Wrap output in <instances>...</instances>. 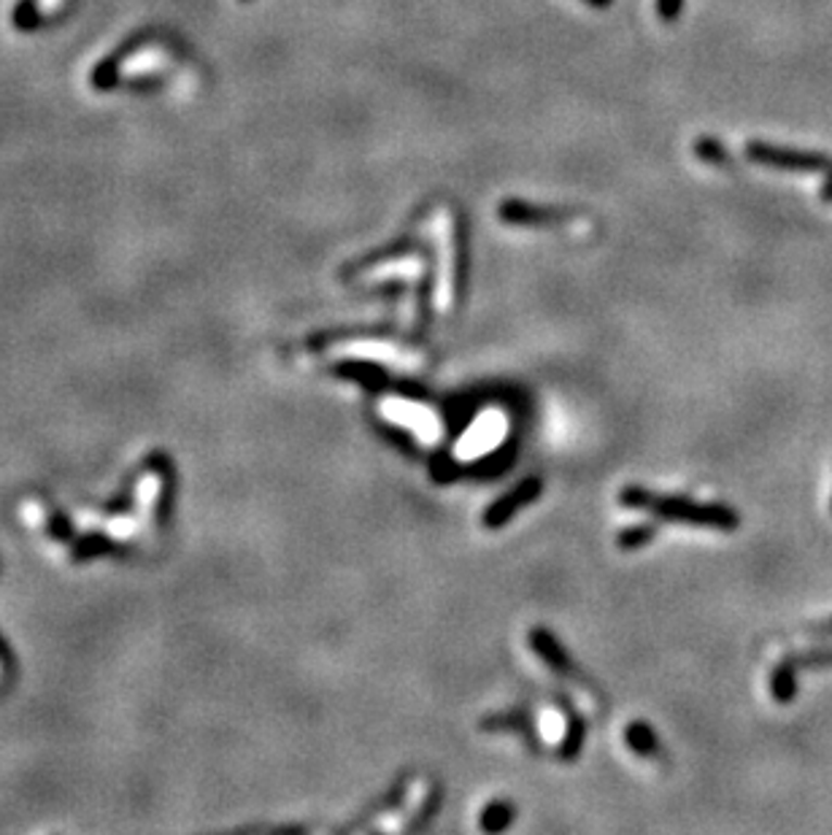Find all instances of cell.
Segmentation results:
<instances>
[{
  "mask_svg": "<svg viewBox=\"0 0 832 835\" xmlns=\"http://www.w3.org/2000/svg\"><path fill=\"white\" fill-rule=\"evenodd\" d=\"M243 3H249V0H243Z\"/></svg>",
  "mask_w": 832,
  "mask_h": 835,
  "instance_id": "ffe728a7",
  "label": "cell"
},
{
  "mask_svg": "<svg viewBox=\"0 0 832 835\" xmlns=\"http://www.w3.org/2000/svg\"><path fill=\"white\" fill-rule=\"evenodd\" d=\"M619 501L630 508H648L665 519L692 524H714V528L732 530L738 528V517L724 506H701V503L684 501V497H654L643 492L641 486H627Z\"/></svg>",
  "mask_w": 832,
  "mask_h": 835,
  "instance_id": "7a4b0ae2",
  "label": "cell"
},
{
  "mask_svg": "<svg viewBox=\"0 0 832 835\" xmlns=\"http://www.w3.org/2000/svg\"><path fill=\"white\" fill-rule=\"evenodd\" d=\"M5 660H11V655H9V649L3 646V641H0V671L5 668Z\"/></svg>",
  "mask_w": 832,
  "mask_h": 835,
  "instance_id": "d6986e66",
  "label": "cell"
},
{
  "mask_svg": "<svg viewBox=\"0 0 832 835\" xmlns=\"http://www.w3.org/2000/svg\"><path fill=\"white\" fill-rule=\"evenodd\" d=\"M538 495H541V479L521 481L517 490L508 492V495H503L497 503H492L490 511L484 514V524H487V528H492V530L501 528V524H506L508 519H512L521 506L532 503Z\"/></svg>",
  "mask_w": 832,
  "mask_h": 835,
  "instance_id": "52a82bcc",
  "label": "cell"
},
{
  "mask_svg": "<svg viewBox=\"0 0 832 835\" xmlns=\"http://www.w3.org/2000/svg\"><path fill=\"white\" fill-rule=\"evenodd\" d=\"M532 649H535L538 655L546 660V666H552L557 673H563V676H573V666H570L568 657H565L563 646H559L549 633L535 630V633H532Z\"/></svg>",
  "mask_w": 832,
  "mask_h": 835,
  "instance_id": "ba28073f",
  "label": "cell"
},
{
  "mask_svg": "<svg viewBox=\"0 0 832 835\" xmlns=\"http://www.w3.org/2000/svg\"><path fill=\"white\" fill-rule=\"evenodd\" d=\"M773 695L776 700H790L795 695V673H792V666H781L773 676Z\"/></svg>",
  "mask_w": 832,
  "mask_h": 835,
  "instance_id": "7c38bea8",
  "label": "cell"
},
{
  "mask_svg": "<svg viewBox=\"0 0 832 835\" xmlns=\"http://www.w3.org/2000/svg\"><path fill=\"white\" fill-rule=\"evenodd\" d=\"M71 0H20L11 11V25L14 30L27 33L54 22V16L65 14Z\"/></svg>",
  "mask_w": 832,
  "mask_h": 835,
  "instance_id": "8992f818",
  "label": "cell"
},
{
  "mask_svg": "<svg viewBox=\"0 0 832 835\" xmlns=\"http://www.w3.org/2000/svg\"><path fill=\"white\" fill-rule=\"evenodd\" d=\"M341 374H346V376H363V368H357V365H349V368H341ZM368 374H370V370H368ZM368 379H370V384H374V379H381V374H379V370H376V374H370Z\"/></svg>",
  "mask_w": 832,
  "mask_h": 835,
  "instance_id": "e0dca14e",
  "label": "cell"
},
{
  "mask_svg": "<svg viewBox=\"0 0 832 835\" xmlns=\"http://www.w3.org/2000/svg\"><path fill=\"white\" fill-rule=\"evenodd\" d=\"M381 414H385L390 422L408 428L412 433L419 435L421 441H427V444L441 439V422H438L436 412L421 406V403L406 401V397H387V401L381 403Z\"/></svg>",
  "mask_w": 832,
  "mask_h": 835,
  "instance_id": "3957f363",
  "label": "cell"
},
{
  "mask_svg": "<svg viewBox=\"0 0 832 835\" xmlns=\"http://www.w3.org/2000/svg\"><path fill=\"white\" fill-rule=\"evenodd\" d=\"M506 435V419L497 412H487L465 430V435L457 444V455L463 460H476V457L487 455L490 450H495L497 444Z\"/></svg>",
  "mask_w": 832,
  "mask_h": 835,
  "instance_id": "277c9868",
  "label": "cell"
},
{
  "mask_svg": "<svg viewBox=\"0 0 832 835\" xmlns=\"http://www.w3.org/2000/svg\"><path fill=\"white\" fill-rule=\"evenodd\" d=\"M497 217L508 225H519V228H543V225L568 223V219H573V212L532 206V203L525 201H503L501 208H497Z\"/></svg>",
  "mask_w": 832,
  "mask_h": 835,
  "instance_id": "5b68a950",
  "label": "cell"
},
{
  "mask_svg": "<svg viewBox=\"0 0 832 835\" xmlns=\"http://www.w3.org/2000/svg\"><path fill=\"white\" fill-rule=\"evenodd\" d=\"M627 741H630V746L638 751V755H657V749H659V744H657V738H654L652 730H648L646 724H641V722L630 724V728H627Z\"/></svg>",
  "mask_w": 832,
  "mask_h": 835,
  "instance_id": "9c48e42d",
  "label": "cell"
},
{
  "mask_svg": "<svg viewBox=\"0 0 832 835\" xmlns=\"http://www.w3.org/2000/svg\"><path fill=\"white\" fill-rule=\"evenodd\" d=\"M681 5H684V0H657V11L665 22L679 20Z\"/></svg>",
  "mask_w": 832,
  "mask_h": 835,
  "instance_id": "9a60e30c",
  "label": "cell"
},
{
  "mask_svg": "<svg viewBox=\"0 0 832 835\" xmlns=\"http://www.w3.org/2000/svg\"><path fill=\"white\" fill-rule=\"evenodd\" d=\"M587 5H592V9H608V5L614 3V0H584Z\"/></svg>",
  "mask_w": 832,
  "mask_h": 835,
  "instance_id": "ac0fdd59",
  "label": "cell"
},
{
  "mask_svg": "<svg viewBox=\"0 0 832 835\" xmlns=\"http://www.w3.org/2000/svg\"><path fill=\"white\" fill-rule=\"evenodd\" d=\"M803 666H832V651H822V655L803 657Z\"/></svg>",
  "mask_w": 832,
  "mask_h": 835,
  "instance_id": "2e32d148",
  "label": "cell"
},
{
  "mask_svg": "<svg viewBox=\"0 0 832 835\" xmlns=\"http://www.w3.org/2000/svg\"><path fill=\"white\" fill-rule=\"evenodd\" d=\"M657 535V530L652 524H641V528H627L625 533H619V546L622 549H638V546L648 544V541Z\"/></svg>",
  "mask_w": 832,
  "mask_h": 835,
  "instance_id": "8fae6325",
  "label": "cell"
},
{
  "mask_svg": "<svg viewBox=\"0 0 832 835\" xmlns=\"http://www.w3.org/2000/svg\"><path fill=\"white\" fill-rule=\"evenodd\" d=\"M512 820H514L512 804H492L490 809L484 811V817H481V827L490 833H497L506 825H512Z\"/></svg>",
  "mask_w": 832,
  "mask_h": 835,
  "instance_id": "30bf717a",
  "label": "cell"
},
{
  "mask_svg": "<svg viewBox=\"0 0 832 835\" xmlns=\"http://www.w3.org/2000/svg\"><path fill=\"white\" fill-rule=\"evenodd\" d=\"M174 60L176 52L163 38L136 33L92 68L90 85L98 92H109L119 85H154L174 65Z\"/></svg>",
  "mask_w": 832,
  "mask_h": 835,
  "instance_id": "6da1fadb",
  "label": "cell"
},
{
  "mask_svg": "<svg viewBox=\"0 0 832 835\" xmlns=\"http://www.w3.org/2000/svg\"><path fill=\"white\" fill-rule=\"evenodd\" d=\"M541 733H543V738L552 741V744H557V741L563 738L568 730H565L563 717H559L557 711H543L541 714Z\"/></svg>",
  "mask_w": 832,
  "mask_h": 835,
  "instance_id": "4fadbf2b",
  "label": "cell"
},
{
  "mask_svg": "<svg viewBox=\"0 0 832 835\" xmlns=\"http://www.w3.org/2000/svg\"><path fill=\"white\" fill-rule=\"evenodd\" d=\"M695 154H697V157L708 160V163H722V160H724V149L719 147L717 141H711V138H697V141H695Z\"/></svg>",
  "mask_w": 832,
  "mask_h": 835,
  "instance_id": "5bb4252c",
  "label": "cell"
}]
</instances>
